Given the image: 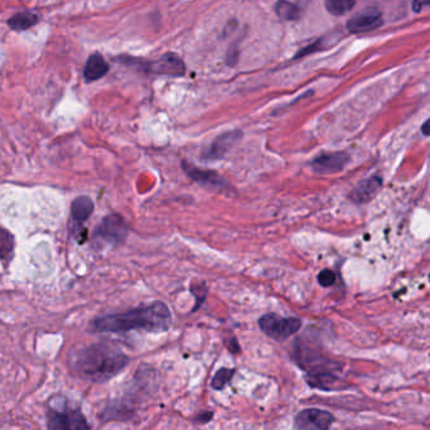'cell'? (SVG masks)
Returning <instances> with one entry per match:
<instances>
[{"instance_id":"cell-1","label":"cell","mask_w":430,"mask_h":430,"mask_svg":"<svg viewBox=\"0 0 430 430\" xmlns=\"http://www.w3.org/2000/svg\"><path fill=\"white\" fill-rule=\"evenodd\" d=\"M131 362V357L120 348L99 342L81 347L69 354V369L77 377L95 384L108 383L117 376Z\"/></svg>"},{"instance_id":"cell-2","label":"cell","mask_w":430,"mask_h":430,"mask_svg":"<svg viewBox=\"0 0 430 430\" xmlns=\"http://www.w3.org/2000/svg\"><path fill=\"white\" fill-rule=\"evenodd\" d=\"M172 324V312L166 303L155 300L150 304L120 313L99 315L90 323L93 333H123L131 330L163 332Z\"/></svg>"},{"instance_id":"cell-3","label":"cell","mask_w":430,"mask_h":430,"mask_svg":"<svg viewBox=\"0 0 430 430\" xmlns=\"http://www.w3.org/2000/svg\"><path fill=\"white\" fill-rule=\"evenodd\" d=\"M47 427L54 430L90 429L86 416L78 407H71L67 399L51 405L47 410Z\"/></svg>"},{"instance_id":"cell-4","label":"cell","mask_w":430,"mask_h":430,"mask_svg":"<svg viewBox=\"0 0 430 430\" xmlns=\"http://www.w3.org/2000/svg\"><path fill=\"white\" fill-rule=\"evenodd\" d=\"M119 61L124 65L134 66L139 69H143L149 73L155 75H167V76H183L185 72V66L182 58L177 54H167L157 61H142L131 57H119Z\"/></svg>"},{"instance_id":"cell-5","label":"cell","mask_w":430,"mask_h":430,"mask_svg":"<svg viewBox=\"0 0 430 430\" xmlns=\"http://www.w3.org/2000/svg\"><path fill=\"white\" fill-rule=\"evenodd\" d=\"M259 326L265 335L277 341H285L295 335L302 327V319L295 317H282V315H262L259 319Z\"/></svg>"},{"instance_id":"cell-6","label":"cell","mask_w":430,"mask_h":430,"mask_svg":"<svg viewBox=\"0 0 430 430\" xmlns=\"http://www.w3.org/2000/svg\"><path fill=\"white\" fill-rule=\"evenodd\" d=\"M129 225L123 216L111 214L102 218L93 231V238H100L111 245H120L129 235Z\"/></svg>"},{"instance_id":"cell-7","label":"cell","mask_w":430,"mask_h":430,"mask_svg":"<svg viewBox=\"0 0 430 430\" xmlns=\"http://www.w3.org/2000/svg\"><path fill=\"white\" fill-rule=\"evenodd\" d=\"M93 201L89 196H78L71 203V234L72 238L82 244L87 238L84 223L93 214Z\"/></svg>"},{"instance_id":"cell-8","label":"cell","mask_w":430,"mask_h":430,"mask_svg":"<svg viewBox=\"0 0 430 430\" xmlns=\"http://www.w3.org/2000/svg\"><path fill=\"white\" fill-rule=\"evenodd\" d=\"M335 422V416L321 409H306L295 416V428L303 430H326Z\"/></svg>"},{"instance_id":"cell-9","label":"cell","mask_w":430,"mask_h":430,"mask_svg":"<svg viewBox=\"0 0 430 430\" xmlns=\"http://www.w3.org/2000/svg\"><path fill=\"white\" fill-rule=\"evenodd\" d=\"M381 24V12L376 8H369L352 16L347 23V30L351 33H366L376 30Z\"/></svg>"},{"instance_id":"cell-10","label":"cell","mask_w":430,"mask_h":430,"mask_svg":"<svg viewBox=\"0 0 430 430\" xmlns=\"http://www.w3.org/2000/svg\"><path fill=\"white\" fill-rule=\"evenodd\" d=\"M348 161L350 155L343 152L322 154L312 161V168L318 174H335L345 168Z\"/></svg>"},{"instance_id":"cell-11","label":"cell","mask_w":430,"mask_h":430,"mask_svg":"<svg viewBox=\"0 0 430 430\" xmlns=\"http://www.w3.org/2000/svg\"><path fill=\"white\" fill-rule=\"evenodd\" d=\"M242 134L241 131H230V133H225L223 135L217 137V138L211 143V146L207 149L203 150L202 158L205 161H217L223 158V155L230 150L232 146L238 143L241 139Z\"/></svg>"},{"instance_id":"cell-12","label":"cell","mask_w":430,"mask_h":430,"mask_svg":"<svg viewBox=\"0 0 430 430\" xmlns=\"http://www.w3.org/2000/svg\"><path fill=\"white\" fill-rule=\"evenodd\" d=\"M183 169H185L188 177L200 185L214 187V188H223V187L229 185L220 174H217L216 172H212V170H202V169L197 168L187 161H183Z\"/></svg>"},{"instance_id":"cell-13","label":"cell","mask_w":430,"mask_h":430,"mask_svg":"<svg viewBox=\"0 0 430 430\" xmlns=\"http://www.w3.org/2000/svg\"><path fill=\"white\" fill-rule=\"evenodd\" d=\"M381 187H383V178L380 176L367 178L354 188L352 193L350 194V199L354 201V203H367L376 196Z\"/></svg>"},{"instance_id":"cell-14","label":"cell","mask_w":430,"mask_h":430,"mask_svg":"<svg viewBox=\"0 0 430 430\" xmlns=\"http://www.w3.org/2000/svg\"><path fill=\"white\" fill-rule=\"evenodd\" d=\"M109 65L105 58L99 54H93L89 57L84 69V77L86 81L93 82L100 80L101 77L108 73Z\"/></svg>"},{"instance_id":"cell-15","label":"cell","mask_w":430,"mask_h":430,"mask_svg":"<svg viewBox=\"0 0 430 430\" xmlns=\"http://www.w3.org/2000/svg\"><path fill=\"white\" fill-rule=\"evenodd\" d=\"M38 23V16L32 12H21L9 18L8 25L13 31H25Z\"/></svg>"},{"instance_id":"cell-16","label":"cell","mask_w":430,"mask_h":430,"mask_svg":"<svg viewBox=\"0 0 430 430\" xmlns=\"http://www.w3.org/2000/svg\"><path fill=\"white\" fill-rule=\"evenodd\" d=\"M14 249H16L14 236L7 229L0 227V260L12 262L14 256Z\"/></svg>"},{"instance_id":"cell-17","label":"cell","mask_w":430,"mask_h":430,"mask_svg":"<svg viewBox=\"0 0 430 430\" xmlns=\"http://www.w3.org/2000/svg\"><path fill=\"white\" fill-rule=\"evenodd\" d=\"M308 384L313 387H319L326 392H330L336 387L338 384V378L332 372H318V374H309Z\"/></svg>"},{"instance_id":"cell-18","label":"cell","mask_w":430,"mask_h":430,"mask_svg":"<svg viewBox=\"0 0 430 430\" xmlns=\"http://www.w3.org/2000/svg\"><path fill=\"white\" fill-rule=\"evenodd\" d=\"M275 12L282 21H298L300 10L295 4L286 0H279L275 5Z\"/></svg>"},{"instance_id":"cell-19","label":"cell","mask_w":430,"mask_h":430,"mask_svg":"<svg viewBox=\"0 0 430 430\" xmlns=\"http://www.w3.org/2000/svg\"><path fill=\"white\" fill-rule=\"evenodd\" d=\"M356 0H326V8L332 16H343L352 10Z\"/></svg>"},{"instance_id":"cell-20","label":"cell","mask_w":430,"mask_h":430,"mask_svg":"<svg viewBox=\"0 0 430 430\" xmlns=\"http://www.w3.org/2000/svg\"><path fill=\"white\" fill-rule=\"evenodd\" d=\"M235 375V370L232 369H221L216 372L215 376L212 378L211 386L215 390H223V387L230 383L231 378Z\"/></svg>"},{"instance_id":"cell-21","label":"cell","mask_w":430,"mask_h":430,"mask_svg":"<svg viewBox=\"0 0 430 430\" xmlns=\"http://www.w3.org/2000/svg\"><path fill=\"white\" fill-rule=\"evenodd\" d=\"M318 283L323 288H328L336 283V274L330 269H324L318 274Z\"/></svg>"},{"instance_id":"cell-22","label":"cell","mask_w":430,"mask_h":430,"mask_svg":"<svg viewBox=\"0 0 430 430\" xmlns=\"http://www.w3.org/2000/svg\"><path fill=\"white\" fill-rule=\"evenodd\" d=\"M430 0H413V10L415 13H419L422 12L424 7L429 5Z\"/></svg>"},{"instance_id":"cell-23","label":"cell","mask_w":430,"mask_h":430,"mask_svg":"<svg viewBox=\"0 0 430 430\" xmlns=\"http://www.w3.org/2000/svg\"><path fill=\"white\" fill-rule=\"evenodd\" d=\"M212 413H205V414H203V416H199V418H197V422H210V419H211V418H212Z\"/></svg>"},{"instance_id":"cell-24","label":"cell","mask_w":430,"mask_h":430,"mask_svg":"<svg viewBox=\"0 0 430 430\" xmlns=\"http://www.w3.org/2000/svg\"><path fill=\"white\" fill-rule=\"evenodd\" d=\"M428 126H429V120H427L424 125H422V134L427 137V135H429V131H428Z\"/></svg>"}]
</instances>
